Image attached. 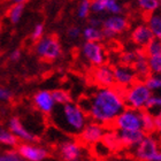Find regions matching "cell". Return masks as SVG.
<instances>
[{
    "label": "cell",
    "instance_id": "obj_1",
    "mask_svg": "<svg viewBox=\"0 0 161 161\" xmlns=\"http://www.w3.org/2000/svg\"><path fill=\"white\" fill-rule=\"evenodd\" d=\"M91 108L89 118L98 124L112 123L125 108L123 90L118 86L100 87L90 97Z\"/></svg>",
    "mask_w": 161,
    "mask_h": 161
},
{
    "label": "cell",
    "instance_id": "obj_2",
    "mask_svg": "<svg viewBox=\"0 0 161 161\" xmlns=\"http://www.w3.org/2000/svg\"><path fill=\"white\" fill-rule=\"evenodd\" d=\"M48 118L53 127L64 135L78 136L87 123V116L73 101L66 105L54 106Z\"/></svg>",
    "mask_w": 161,
    "mask_h": 161
},
{
    "label": "cell",
    "instance_id": "obj_3",
    "mask_svg": "<svg viewBox=\"0 0 161 161\" xmlns=\"http://www.w3.org/2000/svg\"><path fill=\"white\" fill-rule=\"evenodd\" d=\"M152 94L153 93L146 87L144 82L136 80L132 85L123 90V100L125 107L142 111L144 109L145 105Z\"/></svg>",
    "mask_w": 161,
    "mask_h": 161
},
{
    "label": "cell",
    "instance_id": "obj_4",
    "mask_svg": "<svg viewBox=\"0 0 161 161\" xmlns=\"http://www.w3.org/2000/svg\"><path fill=\"white\" fill-rule=\"evenodd\" d=\"M35 53L37 57L46 61H54L62 54L60 40L55 35L43 36L39 40L36 42Z\"/></svg>",
    "mask_w": 161,
    "mask_h": 161
},
{
    "label": "cell",
    "instance_id": "obj_5",
    "mask_svg": "<svg viewBox=\"0 0 161 161\" xmlns=\"http://www.w3.org/2000/svg\"><path fill=\"white\" fill-rule=\"evenodd\" d=\"M112 123H114V128L116 130H124V131L142 130L141 111H136V109H131V108L125 107L116 116V119Z\"/></svg>",
    "mask_w": 161,
    "mask_h": 161
},
{
    "label": "cell",
    "instance_id": "obj_6",
    "mask_svg": "<svg viewBox=\"0 0 161 161\" xmlns=\"http://www.w3.org/2000/svg\"><path fill=\"white\" fill-rule=\"evenodd\" d=\"M135 147L134 155L138 161H161L158 141L153 136H145Z\"/></svg>",
    "mask_w": 161,
    "mask_h": 161
},
{
    "label": "cell",
    "instance_id": "obj_7",
    "mask_svg": "<svg viewBox=\"0 0 161 161\" xmlns=\"http://www.w3.org/2000/svg\"><path fill=\"white\" fill-rule=\"evenodd\" d=\"M129 21L123 15H109L103 20V36L104 38H113L115 35L125 32L129 29Z\"/></svg>",
    "mask_w": 161,
    "mask_h": 161
},
{
    "label": "cell",
    "instance_id": "obj_8",
    "mask_svg": "<svg viewBox=\"0 0 161 161\" xmlns=\"http://www.w3.org/2000/svg\"><path fill=\"white\" fill-rule=\"evenodd\" d=\"M82 54L94 67H99V66L105 64L106 54H105L104 47L100 43L85 42L82 46Z\"/></svg>",
    "mask_w": 161,
    "mask_h": 161
},
{
    "label": "cell",
    "instance_id": "obj_9",
    "mask_svg": "<svg viewBox=\"0 0 161 161\" xmlns=\"http://www.w3.org/2000/svg\"><path fill=\"white\" fill-rule=\"evenodd\" d=\"M16 153L21 158L25 161H44L50 157V152L46 148L40 147V146H35L32 144H19L16 146Z\"/></svg>",
    "mask_w": 161,
    "mask_h": 161
},
{
    "label": "cell",
    "instance_id": "obj_10",
    "mask_svg": "<svg viewBox=\"0 0 161 161\" xmlns=\"http://www.w3.org/2000/svg\"><path fill=\"white\" fill-rule=\"evenodd\" d=\"M113 76H114L115 85L122 90H125L137 80L134 69L129 66H123V64L113 68Z\"/></svg>",
    "mask_w": 161,
    "mask_h": 161
},
{
    "label": "cell",
    "instance_id": "obj_11",
    "mask_svg": "<svg viewBox=\"0 0 161 161\" xmlns=\"http://www.w3.org/2000/svg\"><path fill=\"white\" fill-rule=\"evenodd\" d=\"M8 131L12 135H14L17 139H22V141L27 142L28 144L37 143L38 141L37 136L31 134L30 131L24 127L22 120L17 116H12L9 119V121H8Z\"/></svg>",
    "mask_w": 161,
    "mask_h": 161
},
{
    "label": "cell",
    "instance_id": "obj_12",
    "mask_svg": "<svg viewBox=\"0 0 161 161\" xmlns=\"http://www.w3.org/2000/svg\"><path fill=\"white\" fill-rule=\"evenodd\" d=\"M105 134H106V130H105L104 125L94 123V122H90V123L85 124V127L83 128V130L80 131V134L77 137L83 143L93 145L94 143L101 141Z\"/></svg>",
    "mask_w": 161,
    "mask_h": 161
},
{
    "label": "cell",
    "instance_id": "obj_13",
    "mask_svg": "<svg viewBox=\"0 0 161 161\" xmlns=\"http://www.w3.org/2000/svg\"><path fill=\"white\" fill-rule=\"evenodd\" d=\"M115 138L119 144V147L130 148L137 146L141 143L146 135L142 130L138 131H124V130H116L114 131Z\"/></svg>",
    "mask_w": 161,
    "mask_h": 161
},
{
    "label": "cell",
    "instance_id": "obj_14",
    "mask_svg": "<svg viewBox=\"0 0 161 161\" xmlns=\"http://www.w3.org/2000/svg\"><path fill=\"white\" fill-rule=\"evenodd\" d=\"M82 154V150L77 142L66 141L59 145L58 155L62 161H78Z\"/></svg>",
    "mask_w": 161,
    "mask_h": 161
},
{
    "label": "cell",
    "instance_id": "obj_15",
    "mask_svg": "<svg viewBox=\"0 0 161 161\" xmlns=\"http://www.w3.org/2000/svg\"><path fill=\"white\" fill-rule=\"evenodd\" d=\"M92 77H93L94 83L100 87H112L115 86L114 83V76H113V68L107 66V64H103L99 67L94 68L93 73H92Z\"/></svg>",
    "mask_w": 161,
    "mask_h": 161
},
{
    "label": "cell",
    "instance_id": "obj_16",
    "mask_svg": "<svg viewBox=\"0 0 161 161\" xmlns=\"http://www.w3.org/2000/svg\"><path fill=\"white\" fill-rule=\"evenodd\" d=\"M34 105L40 113H43L45 115H50L53 111L54 106H55V103L52 98L51 91L42 90L38 91L37 93H35Z\"/></svg>",
    "mask_w": 161,
    "mask_h": 161
},
{
    "label": "cell",
    "instance_id": "obj_17",
    "mask_svg": "<svg viewBox=\"0 0 161 161\" xmlns=\"http://www.w3.org/2000/svg\"><path fill=\"white\" fill-rule=\"evenodd\" d=\"M153 39H154V36L152 35L151 30L148 29L146 23L138 24L131 32L132 43L136 44L137 46L142 47V48H145L148 45V43L152 42Z\"/></svg>",
    "mask_w": 161,
    "mask_h": 161
},
{
    "label": "cell",
    "instance_id": "obj_18",
    "mask_svg": "<svg viewBox=\"0 0 161 161\" xmlns=\"http://www.w3.org/2000/svg\"><path fill=\"white\" fill-rule=\"evenodd\" d=\"M131 68L134 69L137 80H141V82H144L145 78H147L150 75H152L151 71H150V68H148L147 58H146L143 51L142 52L138 51L137 52V58H136L134 64L131 66Z\"/></svg>",
    "mask_w": 161,
    "mask_h": 161
},
{
    "label": "cell",
    "instance_id": "obj_19",
    "mask_svg": "<svg viewBox=\"0 0 161 161\" xmlns=\"http://www.w3.org/2000/svg\"><path fill=\"white\" fill-rule=\"evenodd\" d=\"M141 114H142V130H143V132L146 136L147 135L150 136L153 132H157L154 127V115L148 113L145 109H142Z\"/></svg>",
    "mask_w": 161,
    "mask_h": 161
},
{
    "label": "cell",
    "instance_id": "obj_20",
    "mask_svg": "<svg viewBox=\"0 0 161 161\" xmlns=\"http://www.w3.org/2000/svg\"><path fill=\"white\" fill-rule=\"evenodd\" d=\"M82 37L85 39V42H94V43H100L104 39L100 28H94L90 25L82 29Z\"/></svg>",
    "mask_w": 161,
    "mask_h": 161
},
{
    "label": "cell",
    "instance_id": "obj_21",
    "mask_svg": "<svg viewBox=\"0 0 161 161\" xmlns=\"http://www.w3.org/2000/svg\"><path fill=\"white\" fill-rule=\"evenodd\" d=\"M146 25H147L148 29L151 30L152 35L154 36V38L160 39L161 38V16H160V14L153 13V14H151V15H148Z\"/></svg>",
    "mask_w": 161,
    "mask_h": 161
},
{
    "label": "cell",
    "instance_id": "obj_22",
    "mask_svg": "<svg viewBox=\"0 0 161 161\" xmlns=\"http://www.w3.org/2000/svg\"><path fill=\"white\" fill-rule=\"evenodd\" d=\"M137 5L143 13L151 15L159 9L160 0H137Z\"/></svg>",
    "mask_w": 161,
    "mask_h": 161
},
{
    "label": "cell",
    "instance_id": "obj_23",
    "mask_svg": "<svg viewBox=\"0 0 161 161\" xmlns=\"http://www.w3.org/2000/svg\"><path fill=\"white\" fill-rule=\"evenodd\" d=\"M51 93H52V98L55 105H66L68 103H71V96L68 91L58 89V90L52 91Z\"/></svg>",
    "mask_w": 161,
    "mask_h": 161
},
{
    "label": "cell",
    "instance_id": "obj_24",
    "mask_svg": "<svg viewBox=\"0 0 161 161\" xmlns=\"http://www.w3.org/2000/svg\"><path fill=\"white\" fill-rule=\"evenodd\" d=\"M24 13V5H12L8 10V19L10 23L17 24L21 21Z\"/></svg>",
    "mask_w": 161,
    "mask_h": 161
},
{
    "label": "cell",
    "instance_id": "obj_25",
    "mask_svg": "<svg viewBox=\"0 0 161 161\" xmlns=\"http://www.w3.org/2000/svg\"><path fill=\"white\" fill-rule=\"evenodd\" d=\"M19 142L20 141L14 135L10 134L8 130L0 128V144L7 145V146H17L20 144Z\"/></svg>",
    "mask_w": 161,
    "mask_h": 161
},
{
    "label": "cell",
    "instance_id": "obj_26",
    "mask_svg": "<svg viewBox=\"0 0 161 161\" xmlns=\"http://www.w3.org/2000/svg\"><path fill=\"white\" fill-rule=\"evenodd\" d=\"M147 58V64L152 75H159L161 71V54L151 55Z\"/></svg>",
    "mask_w": 161,
    "mask_h": 161
},
{
    "label": "cell",
    "instance_id": "obj_27",
    "mask_svg": "<svg viewBox=\"0 0 161 161\" xmlns=\"http://www.w3.org/2000/svg\"><path fill=\"white\" fill-rule=\"evenodd\" d=\"M91 0H82L77 6V10H76V14H77L78 19L80 20H85L89 17L91 13Z\"/></svg>",
    "mask_w": 161,
    "mask_h": 161
},
{
    "label": "cell",
    "instance_id": "obj_28",
    "mask_svg": "<svg viewBox=\"0 0 161 161\" xmlns=\"http://www.w3.org/2000/svg\"><path fill=\"white\" fill-rule=\"evenodd\" d=\"M145 53L146 57H151V55H158V54H161V42L160 39H154L150 42L148 45L144 48L143 51Z\"/></svg>",
    "mask_w": 161,
    "mask_h": 161
},
{
    "label": "cell",
    "instance_id": "obj_29",
    "mask_svg": "<svg viewBox=\"0 0 161 161\" xmlns=\"http://www.w3.org/2000/svg\"><path fill=\"white\" fill-rule=\"evenodd\" d=\"M144 84L148 90L153 92V91L159 90L161 87V78L159 75H150L147 78L144 80Z\"/></svg>",
    "mask_w": 161,
    "mask_h": 161
},
{
    "label": "cell",
    "instance_id": "obj_30",
    "mask_svg": "<svg viewBox=\"0 0 161 161\" xmlns=\"http://www.w3.org/2000/svg\"><path fill=\"white\" fill-rule=\"evenodd\" d=\"M123 12V7L121 6L118 0H107L106 3V13L111 15H121Z\"/></svg>",
    "mask_w": 161,
    "mask_h": 161
},
{
    "label": "cell",
    "instance_id": "obj_31",
    "mask_svg": "<svg viewBox=\"0 0 161 161\" xmlns=\"http://www.w3.org/2000/svg\"><path fill=\"white\" fill-rule=\"evenodd\" d=\"M106 3L107 0H91V12L94 14L106 13Z\"/></svg>",
    "mask_w": 161,
    "mask_h": 161
},
{
    "label": "cell",
    "instance_id": "obj_32",
    "mask_svg": "<svg viewBox=\"0 0 161 161\" xmlns=\"http://www.w3.org/2000/svg\"><path fill=\"white\" fill-rule=\"evenodd\" d=\"M93 150H94V152L97 153V155H99L101 158H103V157H106V155H108L111 153V148L108 147L103 141H99V142H97V143H94Z\"/></svg>",
    "mask_w": 161,
    "mask_h": 161
},
{
    "label": "cell",
    "instance_id": "obj_33",
    "mask_svg": "<svg viewBox=\"0 0 161 161\" xmlns=\"http://www.w3.org/2000/svg\"><path fill=\"white\" fill-rule=\"evenodd\" d=\"M136 58H137V52H135V51H128V52H124L121 55V62H122L123 66L131 67L134 64Z\"/></svg>",
    "mask_w": 161,
    "mask_h": 161
},
{
    "label": "cell",
    "instance_id": "obj_34",
    "mask_svg": "<svg viewBox=\"0 0 161 161\" xmlns=\"http://www.w3.org/2000/svg\"><path fill=\"white\" fill-rule=\"evenodd\" d=\"M0 161H25L17 154L15 150L6 151L5 153L0 154Z\"/></svg>",
    "mask_w": 161,
    "mask_h": 161
},
{
    "label": "cell",
    "instance_id": "obj_35",
    "mask_svg": "<svg viewBox=\"0 0 161 161\" xmlns=\"http://www.w3.org/2000/svg\"><path fill=\"white\" fill-rule=\"evenodd\" d=\"M160 105H161L160 97H157L154 94H152L151 97H150V99L147 100V103H146V105H145L144 109L150 113V112H151L152 109H154V108H160Z\"/></svg>",
    "mask_w": 161,
    "mask_h": 161
},
{
    "label": "cell",
    "instance_id": "obj_36",
    "mask_svg": "<svg viewBox=\"0 0 161 161\" xmlns=\"http://www.w3.org/2000/svg\"><path fill=\"white\" fill-rule=\"evenodd\" d=\"M44 31H45V28H44L43 23H37L34 27V30H32V34H31V38L32 40L37 42L40 38L44 36Z\"/></svg>",
    "mask_w": 161,
    "mask_h": 161
},
{
    "label": "cell",
    "instance_id": "obj_37",
    "mask_svg": "<svg viewBox=\"0 0 161 161\" xmlns=\"http://www.w3.org/2000/svg\"><path fill=\"white\" fill-rule=\"evenodd\" d=\"M67 36L70 39H77L82 36V29L77 25H71L67 29Z\"/></svg>",
    "mask_w": 161,
    "mask_h": 161
},
{
    "label": "cell",
    "instance_id": "obj_38",
    "mask_svg": "<svg viewBox=\"0 0 161 161\" xmlns=\"http://www.w3.org/2000/svg\"><path fill=\"white\" fill-rule=\"evenodd\" d=\"M13 98L12 91L6 89V87L0 86V101H8Z\"/></svg>",
    "mask_w": 161,
    "mask_h": 161
},
{
    "label": "cell",
    "instance_id": "obj_39",
    "mask_svg": "<svg viewBox=\"0 0 161 161\" xmlns=\"http://www.w3.org/2000/svg\"><path fill=\"white\" fill-rule=\"evenodd\" d=\"M87 25L94 27V28H100L101 29V25H103V19H100V17H91L90 20H89V24H87Z\"/></svg>",
    "mask_w": 161,
    "mask_h": 161
},
{
    "label": "cell",
    "instance_id": "obj_40",
    "mask_svg": "<svg viewBox=\"0 0 161 161\" xmlns=\"http://www.w3.org/2000/svg\"><path fill=\"white\" fill-rule=\"evenodd\" d=\"M21 55H22V52H21V50L16 48V50H14V51H12V52H10L9 60L13 61V62H16V61H19L21 59Z\"/></svg>",
    "mask_w": 161,
    "mask_h": 161
},
{
    "label": "cell",
    "instance_id": "obj_41",
    "mask_svg": "<svg viewBox=\"0 0 161 161\" xmlns=\"http://www.w3.org/2000/svg\"><path fill=\"white\" fill-rule=\"evenodd\" d=\"M154 127H155V131H160V129H161V116H160V114L154 115Z\"/></svg>",
    "mask_w": 161,
    "mask_h": 161
},
{
    "label": "cell",
    "instance_id": "obj_42",
    "mask_svg": "<svg viewBox=\"0 0 161 161\" xmlns=\"http://www.w3.org/2000/svg\"><path fill=\"white\" fill-rule=\"evenodd\" d=\"M27 1L28 0H10V3L13 5H24Z\"/></svg>",
    "mask_w": 161,
    "mask_h": 161
}]
</instances>
